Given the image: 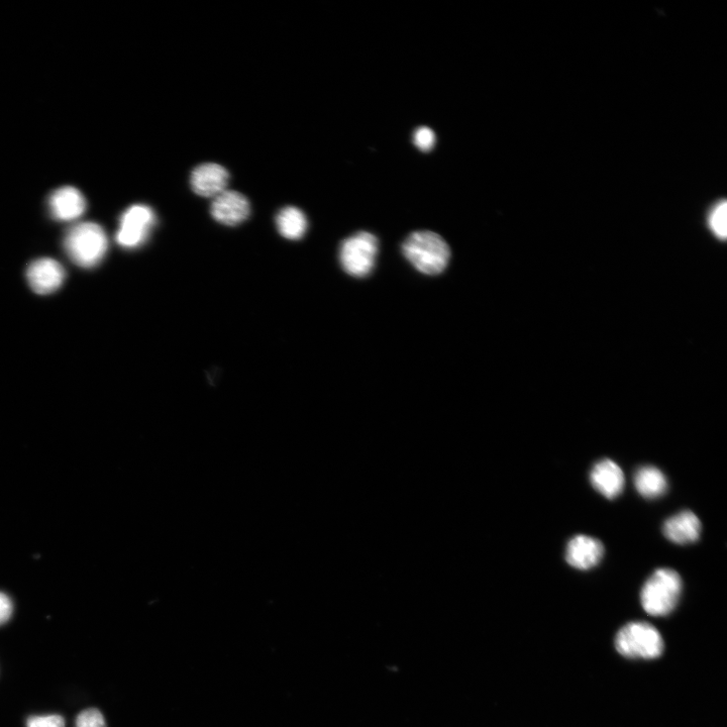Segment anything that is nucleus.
Returning a JSON list of instances; mask_svg holds the SVG:
<instances>
[{
    "mask_svg": "<svg viewBox=\"0 0 727 727\" xmlns=\"http://www.w3.org/2000/svg\"><path fill=\"white\" fill-rule=\"evenodd\" d=\"M402 253L415 269L430 276L443 273L451 260L448 243L431 231L410 234L402 244Z\"/></svg>",
    "mask_w": 727,
    "mask_h": 727,
    "instance_id": "obj_1",
    "label": "nucleus"
},
{
    "mask_svg": "<svg viewBox=\"0 0 727 727\" xmlns=\"http://www.w3.org/2000/svg\"><path fill=\"white\" fill-rule=\"evenodd\" d=\"M108 246L106 232L94 223H83L71 228L64 240L65 251L71 261L83 268L98 265L105 258Z\"/></svg>",
    "mask_w": 727,
    "mask_h": 727,
    "instance_id": "obj_2",
    "label": "nucleus"
},
{
    "mask_svg": "<svg viewBox=\"0 0 727 727\" xmlns=\"http://www.w3.org/2000/svg\"><path fill=\"white\" fill-rule=\"evenodd\" d=\"M682 586V579L676 571L668 568L657 570L642 589L644 609L653 616L670 614L679 602Z\"/></svg>",
    "mask_w": 727,
    "mask_h": 727,
    "instance_id": "obj_3",
    "label": "nucleus"
},
{
    "mask_svg": "<svg viewBox=\"0 0 727 727\" xmlns=\"http://www.w3.org/2000/svg\"><path fill=\"white\" fill-rule=\"evenodd\" d=\"M617 652L629 659L653 660L664 651L661 634L647 622H631L615 638Z\"/></svg>",
    "mask_w": 727,
    "mask_h": 727,
    "instance_id": "obj_4",
    "label": "nucleus"
},
{
    "mask_svg": "<svg viewBox=\"0 0 727 727\" xmlns=\"http://www.w3.org/2000/svg\"><path fill=\"white\" fill-rule=\"evenodd\" d=\"M378 252V239L371 233L359 232L342 242L340 263L347 274L363 278L373 271Z\"/></svg>",
    "mask_w": 727,
    "mask_h": 727,
    "instance_id": "obj_5",
    "label": "nucleus"
},
{
    "mask_svg": "<svg viewBox=\"0 0 727 727\" xmlns=\"http://www.w3.org/2000/svg\"><path fill=\"white\" fill-rule=\"evenodd\" d=\"M156 225V216L151 207L136 204L122 216L117 241L126 249H135L143 245Z\"/></svg>",
    "mask_w": 727,
    "mask_h": 727,
    "instance_id": "obj_6",
    "label": "nucleus"
},
{
    "mask_svg": "<svg viewBox=\"0 0 727 727\" xmlns=\"http://www.w3.org/2000/svg\"><path fill=\"white\" fill-rule=\"evenodd\" d=\"M211 213L218 223L236 227L248 220L251 205L248 198L242 193L226 190L214 198Z\"/></svg>",
    "mask_w": 727,
    "mask_h": 727,
    "instance_id": "obj_7",
    "label": "nucleus"
},
{
    "mask_svg": "<svg viewBox=\"0 0 727 727\" xmlns=\"http://www.w3.org/2000/svg\"><path fill=\"white\" fill-rule=\"evenodd\" d=\"M66 272L54 259H38L27 269L28 282L36 293L48 295L57 291L64 283Z\"/></svg>",
    "mask_w": 727,
    "mask_h": 727,
    "instance_id": "obj_8",
    "label": "nucleus"
},
{
    "mask_svg": "<svg viewBox=\"0 0 727 727\" xmlns=\"http://www.w3.org/2000/svg\"><path fill=\"white\" fill-rule=\"evenodd\" d=\"M229 178L225 167L216 163H204L192 171L190 185L197 195L215 198L226 191Z\"/></svg>",
    "mask_w": 727,
    "mask_h": 727,
    "instance_id": "obj_9",
    "label": "nucleus"
},
{
    "mask_svg": "<svg viewBox=\"0 0 727 727\" xmlns=\"http://www.w3.org/2000/svg\"><path fill=\"white\" fill-rule=\"evenodd\" d=\"M52 216L59 221L69 222L80 218L86 210V200L75 187L64 186L55 190L49 198Z\"/></svg>",
    "mask_w": 727,
    "mask_h": 727,
    "instance_id": "obj_10",
    "label": "nucleus"
},
{
    "mask_svg": "<svg viewBox=\"0 0 727 727\" xmlns=\"http://www.w3.org/2000/svg\"><path fill=\"white\" fill-rule=\"evenodd\" d=\"M604 547L597 539L579 535L574 537L567 546L566 560L569 565L579 570H589L601 561Z\"/></svg>",
    "mask_w": 727,
    "mask_h": 727,
    "instance_id": "obj_11",
    "label": "nucleus"
},
{
    "mask_svg": "<svg viewBox=\"0 0 727 727\" xmlns=\"http://www.w3.org/2000/svg\"><path fill=\"white\" fill-rule=\"evenodd\" d=\"M590 481L600 494L608 499H614L625 487V474L614 461L603 459L592 468Z\"/></svg>",
    "mask_w": 727,
    "mask_h": 727,
    "instance_id": "obj_12",
    "label": "nucleus"
},
{
    "mask_svg": "<svg viewBox=\"0 0 727 727\" xmlns=\"http://www.w3.org/2000/svg\"><path fill=\"white\" fill-rule=\"evenodd\" d=\"M701 530L699 518L688 510L670 517L663 528L665 537L678 545L695 543L700 537Z\"/></svg>",
    "mask_w": 727,
    "mask_h": 727,
    "instance_id": "obj_13",
    "label": "nucleus"
},
{
    "mask_svg": "<svg viewBox=\"0 0 727 727\" xmlns=\"http://www.w3.org/2000/svg\"><path fill=\"white\" fill-rule=\"evenodd\" d=\"M634 481L638 492L648 499L663 496L668 488L666 476L654 466H644L638 469Z\"/></svg>",
    "mask_w": 727,
    "mask_h": 727,
    "instance_id": "obj_14",
    "label": "nucleus"
},
{
    "mask_svg": "<svg viewBox=\"0 0 727 727\" xmlns=\"http://www.w3.org/2000/svg\"><path fill=\"white\" fill-rule=\"evenodd\" d=\"M276 225L280 235L291 241L302 239L308 227L305 215L294 206L285 207L279 212Z\"/></svg>",
    "mask_w": 727,
    "mask_h": 727,
    "instance_id": "obj_15",
    "label": "nucleus"
},
{
    "mask_svg": "<svg viewBox=\"0 0 727 727\" xmlns=\"http://www.w3.org/2000/svg\"><path fill=\"white\" fill-rule=\"evenodd\" d=\"M709 227L712 233L724 240L727 235V207L726 202L717 203L709 218Z\"/></svg>",
    "mask_w": 727,
    "mask_h": 727,
    "instance_id": "obj_16",
    "label": "nucleus"
},
{
    "mask_svg": "<svg viewBox=\"0 0 727 727\" xmlns=\"http://www.w3.org/2000/svg\"><path fill=\"white\" fill-rule=\"evenodd\" d=\"M75 727H107V722L98 709L90 708L79 713Z\"/></svg>",
    "mask_w": 727,
    "mask_h": 727,
    "instance_id": "obj_17",
    "label": "nucleus"
},
{
    "mask_svg": "<svg viewBox=\"0 0 727 727\" xmlns=\"http://www.w3.org/2000/svg\"><path fill=\"white\" fill-rule=\"evenodd\" d=\"M413 142L421 151L429 152L435 147L436 135L432 129L422 127L414 132Z\"/></svg>",
    "mask_w": 727,
    "mask_h": 727,
    "instance_id": "obj_18",
    "label": "nucleus"
},
{
    "mask_svg": "<svg viewBox=\"0 0 727 727\" xmlns=\"http://www.w3.org/2000/svg\"><path fill=\"white\" fill-rule=\"evenodd\" d=\"M27 727H65V719L58 714L32 715L27 719Z\"/></svg>",
    "mask_w": 727,
    "mask_h": 727,
    "instance_id": "obj_19",
    "label": "nucleus"
},
{
    "mask_svg": "<svg viewBox=\"0 0 727 727\" xmlns=\"http://www.w3.org/2000/svg\"><path fill=\"white\" fill-rule=\"evenodd\" d=\"M13 612L14 605L11 598L0 592V626L5 625L11 619Z\"/></svg>",
    "mask_w": 727,
    "mask_h": 727,
    "instance_id": "obj_20",
    "label": "nucleus"
}]
</instances>
